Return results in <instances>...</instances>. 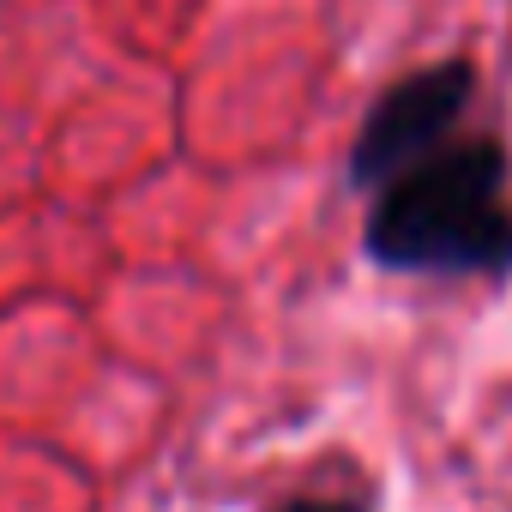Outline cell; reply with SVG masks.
<instances>
[{
    "instance_id": "obj_1",
    "label": "cell",
    "mask_w": 512,
    "mask_h": 512,
    "mask_svg": "<svg viewBox=\"0 0 512 512\" xmlns=\"http://www.w3.org/2000/svg\"><path fill=\"white\" fill-rule=\"evenodd\" d=\"M368 241L392 266L422 272H482L512 253V217L500 193L494 151H452L440 163H416L380 199Z\"/></svg>"
},
{
    "instance_id": "obj_2",
    "label": "cell",
    "mask_w": 512,
    "mask_h": 512,
    "mask_svg": "<svg viewBox=\"0 0 512 512\" xmlns=\"http://www.w3.org/2000/svg\"><path fill=\"white\" fill-rule=\"evenodd\" d=\"M464 103V67H434V73H416L404 79L368 121L362 133V151H356V175L374 181V175H392L404 163H416L458 115Z\"/></svg>"
},
{
    "instance_id": "obj_3",
    "label": "cell",
    "mask_w": 512,
    "mask_h": 512,
    "mask_svg": "<svg viewBox=\"0 0 512 512\" xmlns=\"http://www.w3.org/2000/svg\"><path fill=\"white\" fill-rule=\"evenodd\" d=\"M290 512H350V506H290Z\"/></svg>"
}]
</instances>
